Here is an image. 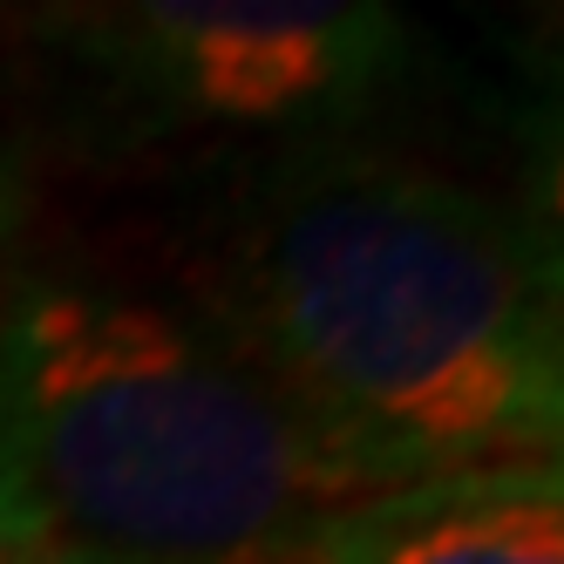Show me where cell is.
Listing matches in <instances>:
<instances>
[{"instance_id": "6da1fadb", "label": "cell", "mask_w": 564, "mask_h": 564, "mask_svg": "<svg viewBox=\"0 0 564 564\" xmlns=\"http://www.w3.org/2000/svg\"><path fill=\"white\" fill-rule=\"evenodd\" d=\"M177 279L388 482L557 463V259L503 197L409 156H246Z\"/></svg>"}, {"instance_id": "7a4b0ae2", "label": "cell", "mask_w": 564, "mask_h": 564, "mask_svg": "<svg viewBox=\"0 0 564 564\" xmlns=\"http://www.w3.org/2000/svg\"><path fill=\"white\" fill-rule=\"evenodd\" d=\"M0 469L28 538L252 564L401 490L334 442L184 279H0Z\"/></svg>"}, {"instance_id": "3957f363", "label": "cell", "mask_w": 564, "mask_h": 564, "mask_svg": "<svg viewBox=\"0 0 564 564\" xmlns=\"http://www.w3.org/2000/svg\"><path fill=\"white\" fill-rule=\"evenodd\" d=\"M62 28L137 123L238 137L252 156L334 143L401 62V14L360 0H143Z\"/></svg>"}, {"instance_id": "5b68a950", "label": "cell", "mask_w": 564, "mask_h": 564, "mask_svg": "<svg viewBox=\"0 0 564 564\" xmlns=\"http://www.w3.org/2000/svg\"><path fill=\"white\" fill-rule=\"evenodd\" d=\"M0 564H130V557H102L83 544H55V538H21V544L0 551Z\"/></svg>"}, {"instance_id": "8992f818", "label": "cell", "mask_w": 564, "mask_h": 564, "mask_svg": "<svg viewBox=\"0 0 564 564\" xmlns=\"http://www.w3.org/2000/svg\"><path fill=\"white\" fill-rule=\"evenodd\" d=\"M28 538V523H21V510H14V490H8V469H0V551L8 544H21Z\"/></svg>"}, {"instance_id": "277c9868", "label": "cell", "mask_w": 564, "mask_h": 564, "mask_svg": "<svg viewBox=\"0 0 564 564\" xmlns=\"http://www.w3.org/2000/svg\"><path fill=\"white\" fill-rule=\"evenodd\" d=\"M313 564H564L557 463L449 469L381 490L306 538Z\"/></svg>"}]
</instances>
